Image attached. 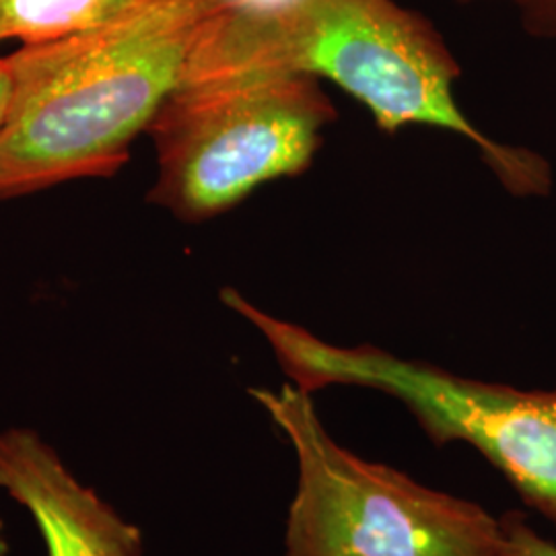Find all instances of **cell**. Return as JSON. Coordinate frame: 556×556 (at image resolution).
I'll return each instance as SVG.
<instances>
[{
    "mask_svg": "<svg viewBox=\"0 0 556 556\" xmlns=\"http://www.w3.org/2000/svg\"><path fill=\"white\" fill-rule=\"evenodd\" d=\"M217 0H139L116 20L7 56L0 200L114 176L186 77Z\"/></svg>",
    "mask_w": 556,
    "mask_h": 556,
    "instance_id": "1",
    "label": "cell"
},
{
    "mask_svg": "<svg viewBox=\"0 0 556 556\" xmlns=\"http://www.w3.org/2000/svg\"><path fill=\"white\" fill-rule=\"evenodd\" d=\"M289 73L332 80L394 135L427 126L472 142L498 181L516 197L551 192L544 157L489 139L456 100L459 66L431 21L394 0H305L268 23L215 11L186 80Z\"/></svg>",
    "mask_w": 556,
    "mask_h": 556,
    "instance_id": "2",
    "label": "cell"
},
{
    "mask_svg": "<svg viewBox=\"0 0 556 556\" xmlns=\"http://www.w3.org/2000/svg\"><path fill=\"white\" fill-rule=\"evenodd\" d=\"M225 305L258 330L303 392L355 386L396 397L435 445L475 447L556 530V388L521 390L464 378L374 344H332L260 309L239 291H229Z\"/></svg>",
    "mask_w": 556,
    "mask_h": 556,
    "instance_id": "3",
    "label": "cell"
},
{
    "mask_svg": "<svg viewBox=\"0 0 556 556\" xmlns=\"http://www.w3.org/2000/svg\"><path fill=\"white\" fill-rule=\"evenodd\" d=\"M250 396L293 447L298 486L285 556H507L501 517L342 447L314 394L287 381Z\"/></svg>",
    "mask_w": 556,
    "mask_h": 556,
    "instance_id": "4",
    "label": "cell"
},
{
    "mask_svg": "<svg viewBox=\"0 0 556 556\" xmlns=\"http://www.w3.org/2000/svg\"><path fill=\"white\" fill-rule=\"evenodd\" d=\"M334 119L314 77L186 80L149 128L160 165L149 200L184 223L219 217L262 184L301 176Z\"/></svg>",
    "mask_w": 556,
    "mask_h": 556,
    "instance_id": "5",
    "label": "cell"
},
{
    "mask_svg": "<svg viewBox=\"0 0 556 556\" xmlns=\"http://www.w3.org/2000/svg\"><path fill=\"white\" fill-rule=\"evenodd\" d=\"M0 489L34 516L48 556H142V534L31 429L0 433Z\"/></svg>",
    "mask_w": 556,
    "mask_h": 556,
    "instance_id": "6",
    "label": "cell"
},
{
    "mask_svg": "<svg viewBox=\"0 0 556 556\" xmlns=\"http://www.w3.org/2000/svg\"><path fill=\"white\" fill-rule=\"evenodd\" d=\"M139 0H0V41L59 40L116 20Z\"/></svg>",
    "mask_w": 556,
    "mask_h": 556,
    "instance_id": "7",
    "label": "cell"
},
{
    "mask_svg": "<svg viewBox=\"0 0 556 556\" xmlns=\"http://www.w3.org/2000/svg\"><path fill=\"white\" fill-rule=\"evenodd\" d=\"M503 544L507 556H556V542L542 536L528 517L509 511L501 517Z\"/></svg>",
    "mask_w": 556,
    "mask_h": 556,
    "instance_id": "8",
    "label": "cell"
},
{
    "mask_svg": "<svg viewBox=\"0 0 556 556\" xmlns=\"http://www.w3.org/2000/svg\"><path fill=\"white\" fill-rule=\"evenodd\" d=\"M305 0H217L220 15L250 23L282 20Z\"/></svg>",
    "mask_w": 556,
    "mask_h": 556,
    "instance_id": "9",
    "label": "cell"
},
{
    "mask_svg": "<svg viewBox=\"0 0 556 556\" xmlns=\"http://www.w3.org/2000/svg\"><path fill=\"white\" fill-rule=\"evenodd\" d=\"M462 4H472L482 0H457ZM507 2L519 13V21L523 29L540 38V40H555L556 38V0H498Z\"/></svg>",
    "mask_w": 556,
    "mask_h": 556,
    "instance_id": "10",
    "label": "cell"
},
{
    "mask_svg": "<svg viewBox=\"0 0 556 556\" xmlns=\"http://www.w3.org/2000/svg\"><path fill=\"white\" fill-rule=\"evenodd\" d=\"M9 96H11V73H9L7 59H0V126H2V119L7 114Z\"/></svg>",
    "mask_w": 556,
    "mask_h": 556,
    "instance_id": "11",
    "label": "cell"
},
{
    "mask_svg": "<svg viewBox=\"0 0 556 556\" xmlns=\"http://www.w3.org/2000/svg\"><path fill=\"white\" fill-rule=\"evenodd\" d=\"M9 555V544H7V536H4V526L0 519V556Z\"/></svg>",
    "mask_w": 556,
    "mask_h": 556,
    "instance_id": "12",
    "label": "cell"
}]
</instances>
